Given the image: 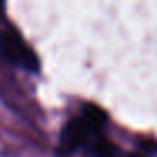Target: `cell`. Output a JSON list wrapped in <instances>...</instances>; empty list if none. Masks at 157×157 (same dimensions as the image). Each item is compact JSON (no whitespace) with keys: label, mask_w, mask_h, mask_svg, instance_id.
Wrapping results in <instances>:
<instances>
[{"label":"cell","mask_w":157,"mask_h":157,"mask_svg":"<svg viewBox=\"0 0 157 157\" xmlns=\"http://www.w3.org/2000/svg\"><path fill=\"white\" fill-rule=\"evenodd\" d=\"M127 157H144V155H140L139 152H132V154H128Z\"/></svg>","instance_id":"cell-5"},{"label":"cell","mask_w":157,"mask_h":157,"mask_svg":"<svg viewBox=\"0 0 157 157\" xmlns=\"http://www.w3.org/2000/svg\"><path fill=\"white\" fill-rule=\"evenodd\" d=\"M90 154L91 157H118V147L106 137H95L90 142Z\"/></svg>","instance_id":"cell-3"},{"label":"cell","mask_w":157,"mask_h":157,"mask_svg":"<svg viewBox=\"0 0 157 157\" xmlns=\"http://www.w3.org/2000/svg\"><path fill=\"white\" fill-rule=\"evenodd\" d=\"M106 122L108 117L100 106L86 103L78 115L64 123L59 135L58 150L63 155L76 152L83 145L90 144L95 137H98L106 127Z\"/></svg>","instance_id":"cell-1"},{"label":"cell","mask_w":157,"mask_h":157,"mask_svg":"<svg viewBox=\"0 0 157 157\" xmlns=\"http://www.w3.org/2000/svg\"><path fill=\"white\" fill-rule=\"evenodd\" d=\"M2 54L10 64L29 73H39V59L36 52L12 25H7L2 31Z\"/></svg>","instance_id":"cell-2"},{"label":"cell","mask_w":157,"mask_h":157,"mask_svg":"<svg viewBox=\"0 0 157 157\" xmlns=\"http://www.w3.org/2000/svg\"><path fill=\"white\" fill-rule=\"evenodd\" d=\"M140 149L145 150V152L155 154L157 152V142H154V140H140Z\"/></svg>","instance_id":"cell-4"}]
</instances>
